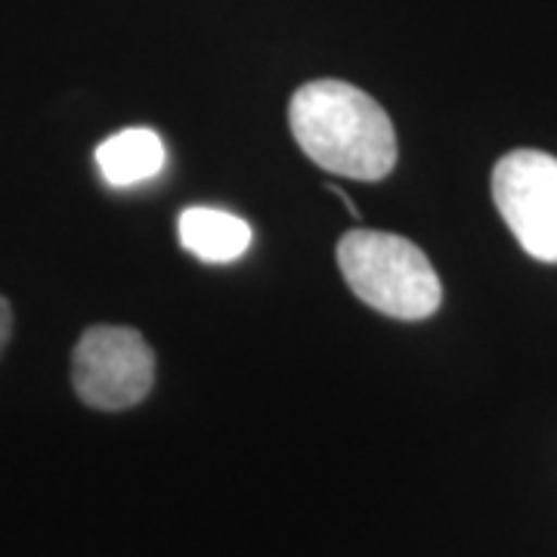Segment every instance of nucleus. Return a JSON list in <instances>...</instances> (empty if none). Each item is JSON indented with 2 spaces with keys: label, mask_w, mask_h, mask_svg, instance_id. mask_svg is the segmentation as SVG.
I'll return each mask as SVG.
<instances>
[{
  "label": "nucleus",
  "mask_w": 557,
  "mask_h": 557,
  "mask_svg": "<svg viewBox=\"0 0 557 557\" xmlns=\"http://www.w3.org/2000/svg\"><path fill=\"white\" fill-rule=\"evenodd\" d=\"M288 124L304 156L338 177L384 180L397 164V134L387 112L347 81L298 87Z\"/></svg>",
  "instance_id": "1"
},
{
  "label": "nucleus",
  "mask_w": 557,
  "mask_h": 557,
  "mask_svg": "<svg viewBox=\"0 0 557 557\" xmlns=\"http://www.w3.org/2000/svg\"><path fill=\"white\" fill-rule=\"evenodd\" d=\"M338 267L350 292L384 317L428 319L443 300L434 263L416 242L397 233L350 230L338 242Z\"/></svg>",
  "instance_id": "2"
},
{
  "label": "nucleus",
  "mask_w": 557,
  "mask_h": 557,
  "mask_svg": "<svg viewBox=\"0 0 557 557\" xmlns=\"http://www.w3.org/2000/svg\"><path fill=\"white\" fill-rule=\"evenodd\" d=\"M72 381L87 406L121 412L143 403L152 391L156 354L137 329L94 325L81 335L75 347Z\"/></svg>",
  "instance_id": "3"
},
{
  "label": "nucleus",
  "mask_w": 557,
  "mask_h": 557,
  "mask_svg": "<svg viewBox=\"0 0 557 557\" xmlns=\"http://www.w3.org/2000/svg\"><path fill=\"white\" fill-rule=\"evenodd\" d=\"M502 220L530 258L557 263V159L539 149L508 152L493 171Z\"/></svg>",
  "instance_id": "4"
},
{
  "label": "nucleus",
  "mask_w": 557,
  "mask_h": 557,
  "mask_svg": "<svg viewBox=\"0 0 557 557\" xmlns=\"http://www.w3.org/2000/svg\"><path fill=\"white\" fill-rule=\"evenodd\" d=\"M177 230L180 245L205 263H230L251 245V226L220 208H186Z\"/></svg>",
  "instance_id": "5"
},
{
  "label": "nucleus",
  "mask_w": 557,
  "mask_h": 557,
  "mask_svg": "<svg viewBox=\"0 0 557 557\" xmlns=\"http://www.w3.org/2000/svg\"><path fill=\"white\" fill-rule=\"evenodd\" d=\"M164 159V139L149 127H127L97 146V168L109 186H134L159 177Z\"/></svg>",
  "instance_id": "6"
},
{
  "label": "nucleus",
  "mask_w": 557,
  "mask_h": 557,
  "mask_svg": "<svg viewBox=\"0 0 557 557\" xmlns=\"http://www.w3.org/2000/svg\"><path fill=\"white\" fill-rule=\"evenodd\" d=\"M10 332H13V310H10L7 298L0 295V354H3V347L10 341Z\"/></svg>",
  "instance_id": "7"
}]
</instances>
